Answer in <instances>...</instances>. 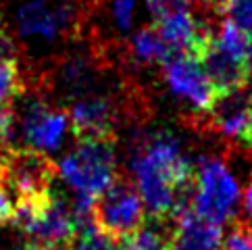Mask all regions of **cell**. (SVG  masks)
<instances>
[{
  "label": "cell",
  "mask_w": 252,
  "mask_h": 250,
  "mask_svg": "<svg viewBox=\"0 0 252 250\" xmlns=\"http://www.w3.org/2000/svg\"><path fill=\"white\" fill-rule=\"evenodd\" d=\"M131 184L155 219L179 217L192 196L194 167L175 133L158 129L136 133L129 155Z\"/></svg>",
  "instance_id": "1"
},
{
  "label": "cell",
  "mask_w": 252,
  "mask_h": 250,
  "mask_svg": "<svg viewBox=\"0 0 252 250\" xmlns=\"http://www.w3.org/2000/svg\"><path fill=\"white\" fill-rule=\"evenodd\" d=\"M117 148L113 138H82L59 160L57 173L73 192V211L82 234L94 227V204L117 184Z\"/></svg>",
  "instance_id": "2"
},
{
  "label": "cell",
  "mask_w": 252,
  "mask_h": 250,
  "mask_svg": "<svg viewBox=\"0 0 252 250\" xmlns=\"http://www.w3.org/2000/svg\"><path fill=\"white\" fill-rule=\"evenodd\" d=\"M190 207L200 219L225 225L242 209V188L236 173L219 156H202L194 169Z\"/></svg>",
  "instance_id": "3"
},
{
  "label": "cell",
  "mask_w": 252,
  "mask_h": 250,
  "mask_svg": "<svg viewBox=\"0 0 252 250\" xmlns=\"http://www.w3.org/2000/svg\"><path fill=\"white\" fill-rule=\"evenodd\" d=\"M13 223L32 240V244L48 248L63 250L82 236V223L73 207H67V202L50 192L17 202Z\"/></svg>",
  "instance_id": "4"
},
{
  "label": "cell",
  "mask_w": 252,
  "mask_h": 250,
  "mask_svg": "<svg viewBox=\"0 0 252 250\" xmlns=\"http://www.w3.org/2000/svg\"><path fill=\"white\" fill-rule=\"evenodd\" d=\"M250 42V35L229 21H221L219 28L211 31L209 42L204 44L198 59L202 61L206 73L219 94H229L246 88V57Z\"/></svg>",
  "instance_id": "5"
},
{
  "label": "cell",
  "mask_w": 252,
  "mask_h": 250,
  "mask_svg": "<svg viewBox=\"0 0 252 250\" xmlns=\"http://www.w3.org/2000/svg\"><path fill=\"white\" fill-rule=\"evenodd\" d=\"M169 94L198 117H209L219 92L215 90L202 61L196 55H171L160 65Z\"/></svg>",
  "instance_id": "6"
},
{
  "label": "cell",
  "mask_w": 252,
  "mask_h": 250,
  "mask_svg": "<svg viewBox=\"0 0 252 250\" xmlns=\"http://www.w3.org/2000/svg\"><path fill=\"white\" fill-rule=\"evenodd\" d=\"M92 221L100 234L125 240L146 223V207L133 184L117 182L94 204Z\"/></svg>",
  "instance_id": "7"
},
{
  "label": "cell",
  "mask_w": 252,
  "mask_h": 250,
  "mask_svg": "<svg viewBox=\"0 0 252 250\" xmlns=\"http://www.w3.org/2000/svg\"><path fill=\"white\" fill-rule=\"evenodd\" d=\"M57 167L46 158V155L30 148L11 150L0 160V182L8 188L17 202L48 194Z\"/></svg>",
  "instance_id": "8"
},
{
  "label": "cell",
  "mask_w": 252,
  "mask_h": 250,
  "mask_svg": "<svg viewBox=\"0 0 252 250\" xmlns=\"http://www.w3.org/2000/svg\"><path fill=\"white\" fill-rule=\"evenodd\" d=\"M77 19V8L65 0H28L17 11V30L21 38L57 42L75 28Z\"/></svg>",
  "instance_id": "9"
},
{
  "label": "cell",
  "mask_w": 252,
  "mask_h": 250,
  "mask_svg": "<svg viewBox=\"0 0 252 250\" xmlns=\"http://www.w3.org/2000/svg\"><path fill=\"white\" fill-rule=\"evenodd\" d=\"M19 123H21V136L28 148L40 155L57 153L63 146L71 127L69 115L59 109H52L42 98L28 100Z\"/></svg>",
  "instance_id": "10"
},
{
  "label": "cell",
  "mask_w": 252,
  "mask_h": 250,
  "mask_svg": "<svg viewBox=\"0 0 252 250\" xmlns=\"http://www.w3.org/2000/svg\"><path fill=\"white\" fill-rule=\"evenodd\" d=\"M206 123L223 140L248 142L252 136V92L242 88L229 94H219Z\"/></svg>",
  "instance_id": "11"
},
{
  "label": "cell",
  "mask_w": 252,
  "mask_h": 250,
  "mask_svg": "<svg viewBox=\"0 0 252 250\" xmlns=\"http://www.w3.org/2000/svg\"><path fill=\"white\" fill-rule=\"evenodd\" d=\"M117 104L111 96L90 92L73 100L69 109L71 127L79 138H111L117 125Z\"/></svg>",
  "instance_id": "12"
},
{
  "label": "cell",
  "mask_w": 252,
  "mask_h": 250,
  "mask_svg": "<svg viewBox=\"0 0 252 250\" xmlns=\"http://www.w3.org/2000/svg\"><path fill=\"white\" fill-rule=\"evenodd\" d=\"M157 31L173 55H200L211 30L192 8H182L157 21Z\"/></svg>",
  "instance_id": "13"
},
{
  "label": "cell",
  "mask_w": 252,
  "mask_h": 250,
  "mask_svg": "<svg viewBox=\"0 0 252 250\" xmlns=\"http://www.w3.org/2000/svg\"><path fill=\"white\" fill-rule=\"evenodd\" d=\"M223 242L225 236L221 225L186 211L177 217L171 231L169 250H223Z\"/></svg>",
  "instance_id": "14"
},
{
  "label": "cell",
  "mask_w": 252,
  "mask_h": 250,
  "mask_svg": "<svg viewBox=\"0 0 252 250\" xmlns=\"http://www.w3.org/2000/svg\"><path fill=\"white\" fill-rule=\"evenodd\" d=\"M94 79H96V61L90 55H84V52L69 55L59 65L57 71L59 88L71 98H79L92 92Z\"/></svg>",
  "instance_id": "15"
},
{
  "label": "cell",
  "mask_w": 252,
  "mask_h": 250,
  "mask_svg": "<svg viewBox=\"0 0 252 250\" xmlns=\"http://www.w3.org/2000/svg\"><path fill=\"white\" fill-rule=\"evenodd\" d=\"M127 52H129V59L142 67L163 65L173 55L165 44V40L160 38L157 28H140L136 31H131L127 40Z\"/></svg>",
  "instance_id": "16"
},
{
  "label": "cell",
  "mask_w": 252,
  "mask_h": 250,
  "mask_svg": "<svg viewBox=\"0 0 252 250\" xmlns=\"http://www.w3.org/2000/svg\"><path fill=\"white\" fill-rule=\"evenodd\" d=\"M171 231L160 219L146 221L129 238L123 240L125 250H169Z\"/></svg>",
  "instance_id": "17"
},
{
  "label": "cell",
  "mask_w": 252,
  "mask_h": 250,
  "mask_svg": "<svg viewBox=\"0 0 252 250\" xmlns=\"http://www.w3.org/2000/svg\"><path fill=\"white\" fill-rule=\"evenodd\" d=\"M21 73L15 59H0V104H11L21 92Z\"/></svg>",
  "instance_id": "18"
},
{
  "label": "cell",
  "mask_w": 252,
  "mask_h": 250,
  "mask_svg": "<svg viewBox=\"0 0 252 250\" xmlns=\"http://www.w3.org/2000/svg\"><path fill=\"white\" fill-rule=\"evenodd\" d=\"M138 17V0H111L109 2V19L115 31L131 33Z\"/></svg>",
  "instance_id": "19"
},
{
  "label": "cell",
  "mask_w": 252,
  "mask_h": 250,
  "mask_svg": "<svg viewBox=\"0 0 252 250\" xmlns=\"http://www.w3.org/2000/svg\"><path fill=\"white\" fill-rule=\"evenodd\" d=\"M225 21L252 35V0H223L219 4Z\"/></svg>",
  "instance_id": "20"
},
{
  "label": "cell",
  "mask_w": 252,
  "mask_h": 250,
  "mask_svg": "<svg viewBox=\"0 0 252 250\" xmlns=\"http://www.w3.org/2000/svg\"><path fill=\"white\" fill-rule=\"evenodd\" d=\"M198 0H144V6L150 13V17L155 21L163 19V17L182 11V8H192Z\"/></svg>",
  "instance_id": "21"
},
{
  "label": "cell",
  "mask_w": 252,
  "mask_h": 250,
  "mask_svg": "<svg viewBox=\"0 0 252 250\" xmlns=\"http://www.w3.org/2000/svg\"><path fill=\"white\" fill-rule=\"evenodd\" d=\"M77 246L82 248V250H125L123 244H119L117 240H113L109 236L100 234L96 227L86 231V234L82 236V240H79Z\"/></svg>",
  "instance_id": "22"
},
{
  "label": "cell",
  "mask_w": 252,
  "mask_h": 250,
  "mask_svg": "<svg viewBox=\"0 0 252 250\" xmlns=\"http://www.w3.org/2000/svg\"><path fill=\"white\" fill-rule=\"evenodd\" d=\"M15 209H17V198L8 192V188L0 182V225L11 221L15 217Z\"/></svg>",
  "instance_id": "23"
},
{
  "label": "cell",
  "mask_w": 252,
  "mask_h": 250,
  "mask_svg": "<svg viewBox=\"0 0 252 250\" xmlns=\"http://www.w3.org/2000/svg\"><path fill=\"white\" fill-rule=\"evenodd\" d=\"M15 129V111L11 104H0V138L8 140Z\"/></svg>",
  "instance_id": "24"
},
{
  "label": "cell",
  "mask_w": 252,
  "mask_h": 250,
  "mask_svg": "<svg viewBox=\"0 0 252 250\" xmlns=\"http://www.w3.org/2000/svg\"><path fill=\"white\" fill-rule=\"evenodd\" d=\"M242 213H244L246 225H252V182L246 186L244 194H242Z\"/></svg>",
  "instance_id": "25"
},
{
  "label": "cell",
  "mask_w": 252,
  "mask_h": 250,
  "mask_svg": "<svg viewBox=\"0 0 252 250\" xmlns=\"http://www.w3.org/2000/svg\"><path fill=\"white\" fill-rule=\"evenodd\" d=\"M13 57V44L8 40L6 31L0 28V59H11Z\"/></svg>",
  "instance_id": "26"
},
{
  "label": "cell",
  "mask_w": 252,
  "mask_h": 250,
  "mask_svg": "<svg viewBox=\"0 0 252 250\" xmlns=\"http://www.w3.org/2000/svg\"><path fill=\"white\" fill-rule=\"evenodd\" d=\"M17 250H61V248H48V246H38V244H25Z\"/></svg>",
  "instance_id": "27"
},
{
  "label": "cell",
  "mask_w": 252,
  "mask_h": 250,
  "mask_svg": "<svg viewBox=\"0 0 252 250\" xmlns=\"http://www.w3.org/2000/svg\"><path fill=\"white\" fill-rule=\"evenodd\" d=\"M246 67H248V79H252V42L248 48V57H246Z\"/></svg>",
  "instance_id": "28"
},
{
  "label": "cell",
  "mask_w": 252,
  "mask_h": 250,
  "mask_svg": "<svg viewBox=\"0 0 252 250\" xmlns=\"http://www.w3.org/2000/svg\"><path fill=\"white\" fill-rule=\"evenodd\" d=\"M246 144H248V158H250V163H252V138L246 142Z\"/></svg>",
  "instance_id": "29"
},
{
  "label": "cell",
  "mask_w": 252,
  "mask_h": 250,
  "mask_svg": "<svg viewBox=\"0 0 252 250\" xmlns=\"http://www.w3.org/2000/svg\"><path fill=\"white\" fill-rule=\"evenodd\" d=\"M219 2H223V0H219Z\"/></svg>",
  "instance_id": "30"
},
{
  "label": "cell",
  "mask_w": 252,
  "mask_h": 250,
  "mask_svg": "<svg viewBox=\"0 0 252 250\" xmlns=\"http://www.w3.org/2000/svg\"><path fill=\"white\" fill-rule=\"evenodd\" d=\"M250 138H252V136H250Z\"/></svg>",
  "instance_id": "31"
}]
</instances>
